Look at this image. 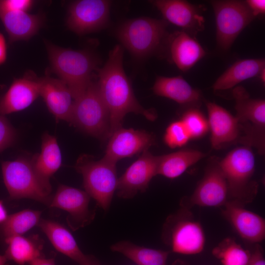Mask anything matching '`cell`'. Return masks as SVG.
<instances>
[{"instance_id": "cell-1", "label": "cell", "mask_w": 265, "mask_h": 265, "mask_svg": "<svg viewBox=\"0 0 265 265\" xmlns=\"http://www.w3.org/2000/svg\"><path fill=\"white\" fill-rule=\"evenodd\" d=\"M123 53L121 45L115 46L105 64L96 71L99 88L109 114L110 136L122 127L129 113L142 115L150 121L157 117L155 111L145 109L137 100L123 68Z\"/></svg>"}, {"instance_id": "cell-2", "label": "cell", "mask_w": 265, "mask_h": 265, "mask_svg": "<svg viewBox=\"0 0 265 265\" xmlns=\"http://www.w3.org/2000/svg\"><path fill=\"white\" fill-rule=\"evenodd\" d=\"M46 47L53 71L67 85L74 100L92 81L93 72L99 68L97 57L86 50L63 48L49 43Z\"/></svg>"}, {"instance_id": "cell-3", "label": "cell", "mask_w": 265, "mask_h": 265, "mask_svg": "<svg viewBox=\"0 0 265 265\" xmlns=\"http://www.w3.org/2000/svg\"><path fill=\"white\" fill-rule=\"evenodd\" d=\"M168 25L163 19L145 17L131 19L118 27L116 37L132 56L143 60L167 47Z\"/></svg>"}, {"instance_id": "cell-4", "label": "cell", "mask_w": 265, "mask_h": 265, "mask_svg": "<svg viewBox=\"0 0 265 265\" xmlns=\"http://www.w3.org/2000/svg\"><path fill=\"white\" fill-rule=\"evenodd\" d=\"M218 163L227 184L228 201L244 206L251 203L258 190V185L253 179L255 158L252 148L245 145L237 147Z\"/></svg>"}, {"instance_id": "cell-5", "label": "cell", "mask_w": 265, "mask_h": 265, "mask_svg": "<svg viewBox=\"0 0 265 265\" xmlns=\"http://www.w3.org/2000/svg\"><path fill=\"white\" fill-rule=\"evenodd\" d=\"M1 165L3 182L11 199L28 198L49 205L53 197L51 185L36 172L32 156L2 161Z\"/></svg>"}, {"instance_id": "cell-6", "label": "cell", "mask_w": 265, "mask_h": 265, "mask_svg": "<svg viewBox=\"0 0 265 265\" xmlns=\"http://www.w3.org/2000/svg\"><path fill=\"white\" fill-rule=\"evenodd\" d=\"M70 123L99 139L109 137V114L97 81L92 80L74 99Z\"/></svg>"}, {"instance_id": "cell-7", "label": "cell", "mask_w": 265, "mask_h": 265, "mask_svg": "<svg viewBox=\"0 0 265 265\" xmlns=\"http://www.w3.org/2000/svg\"><path fill=\"white\" fill-rule=\"evenodd\" d=\"M116 164L104 157L95 160L92 157L84 155L78 159L75 166L82 176L85 191L105 211L109 208L117 189L118 178Z\"/></svg>"}, {"instance_id": "cell-8", "label": "cell", "mask_w": 265, "mask_h": 265, "mask_svg": "<svg viewBox=\"0 0 265 265\" xmlns=\"http://www.w3.org/2000/svg\"><path fill=\"white\" fill-rule=\"evenodd\" d=\"M240 137L238 142L265 152V101L251 98L246 89L237 86L233 90Z\"/></svg>"}, {"instance_id": "cell-9", "label": "cell", "mask_w": 265, "mask_h": 265, "mask_svg": "<svg viewBox=\"0 0 265 265\" xmlns=\"http://www.w3.org/2000/svg\"><path fill=\"white\" fill-rule=\"evenodd\" d=\"M162 238L174 253L191 255L204 249L205 234L201 224L192 218L188 209L182 207L169 216L164 224Z\"/></svg>"}, {"instance_id": "cell-10", "label": "cell", "mask_w": 265, "mask_h": 265, "mask_svg": "<svg viewBox=\"0 0 265 265\" xmlns=\"http://www.w3.org/2000/svg\"><path fill=\"white\" fill-rule=\"evenodd\" d=\"M211 3L215 18L217 45L222 51H227L255 17L245 1L212 0Z\"/></svg>"}, {"instance_id": "cell-11", "label": "cell", "mask_w": 265, "mask_h": 265, "mask_svg": "<svg viewBox=\"0 0 265 265\" xmlns=\"http://www.w3.org/2000/svg\"><path fill=\"white\" fill-rule=\"evenodd\" d=\"M228 201V186L218 160L212 159L193 193L181 200V206L223 207Z\"/></svg>"}, {"instance_id": "cell-12", "label": "cell", "mask_w": 265, "mask_h": 265, "mask_svg": "<svg viewBox=\"0 0 265 265\" xmlns=\"http://www.w3.org/2000/svg\"><path fill=\"white\" fill-rule=\"evenodd\" d=\"M111 4L110 1L106 0L74 1L68 9V28L80 35L105 28L109 23Z\"/></svg>"}, {"instance_id": "cell-13", "label": "cell", "mask_w": 265, "mask_h": 265, "mask_svg": "<svg viewBox=\"0 0 265 265\" xmlns=\"http://www.w3.org/2000/svg\"><path fill=\"white\" fill-rule=\"evenodd\" d=\"M90 198L85 191L60 185L49 206L67 212L68 225L76 230L89 224L95 217V211L89 209Z\"/></svg>"}, {"instance_id": "cell-14", "label": "cell", "mask_w": 265, "mask_h": 265, "mask_svg": "<svg viewBox=\"0 0 265 265\" xmlns=\"http://www.w3.org/2000/svg\"><path fill=\"white\" fill-rule=\"evenodd\" d=\"M159 156L153 155L148 150L142 152L118 179L117 189L119 197L129 199L138 192H144L156 175Z\"/></svg>"}, {"instance_id": "cell-15", "label": "cell", "mask_w": 265, "mask_h": 265, "mask_svg": "<svg viewBox=\"0 0 265 265\" xmlns=\"http://www.w3.org/2000/svg\"><path fill=\"white\" fill-rule=\"evenodd\" d=\"M104 157L115 163L149 149L156 144L154 135L143 130L125 129L115 131L109 137Z\"/></svg>"}, {"instance_id": "cell-16", "label": "cell", "mask_w": 265, "mask_h": 265, "mask_svg": "<svg viewBox=\"0 0 265 265\" xmlns=\"http://www.w3.org/2000/svg\"><path fill=\"white\" fill-rule=\"evenodd\" d=\"M161 13L164 20L192 36L204 28L205 20L199 8L182 0L150 1Z\"/></svg>"}, {"instance_id": "cell-17", "label": "cell", "mask_w": 265, "mask_h": 265, "mask_svg": "<svg viewBox=\"0 0 265 265\" xmlns=\"http://www.w3.org/2000/svg\"><path fill=\"white\" fill-rule=\"evenodd\" d=\"M223 207L224 217L242 239L254 244L265 239V220L262 216L236 201H228Z\"/></svg>"}, {"instance_id": "cell-18", "label": "cell", "mask_w": 265, "mask_h": 265, "mask_svg": "<svg viewBox=\"0 0 265 265\" xmlns=\"http://www.w3.org/2000/svg\"><path fill=\"white\" fill-rule=\"evenodd\" d=\"M206 106L212 147L220 149L238 142L240 131L236 116L214 103L207 102Z\"/></svg>"}, {"instance_id": "cell-19", "label": "cell", "mask_w": 265, "mask_h": 265, "mask_svg": "<svg viewBox=\"0 0 265 265\" xmlns=\"http://www.w3.org/2000/svg\"><path fill=\"white\" fill-rule=\"evenodd\" d=\"M38 226L45 234L53 247L79 265H99L93 256L84 254L70 232L60 223L41 219Z\"/></svg>"}, {"instance_id": "cell-20", "label": "cell", "mask_w": 265, "mask_h": 265, "mask_svg": "<svg viewBox=\"0 0 265 265\" xmlns=\"http://www.w3.org/2000/svg\"><path fill=\"white\" fill-rule=\"evenodd\" d=\"M40 96L56 120L70 123L74 101L67 85L60 79L45 77L39 79Z\"/></svg>"}, {"instance_id": "cell-21", "label": "cell", "mask_w": 265, "mask_h": 265, "mask_svg": "<svg viewBox=\"0 0 265 265\" xmlns=\"http://www.w3.org/2000/svg\"><path fill=\"white\" fill-rule=\"evenodd\" d=\"M39 96V79L28 76L16 79L0 100V115L23 110Z\"/></svg>"}, {"instance_id": "cell-22", "label": "cell", "mask_w": 265, "mask_h": 265, "mask_svg": "<svg viewBox=\"0 0 265 265\" xmlns=\"http://www.w3.org/2000/svg\"><path fill=\"white\" fill-rule=\"evenodd\" d=\"M157 95L171 99L188 108H199L202 101L200 90L193 88L182 76H158L152 87Z\"/></svg>"}, {"instance_id": "cell-23", "label": "cell", "mask_w": 265, "mask_h": 265, "mask_svg": "<svg viewBox=\"0 0 265 265\" xmlns=\"http://www.w3.org/2000/svg\"><path fill=\"white\" fill-rule=\"evenodd\" d=\"M167 47L173 63L184 72L189 70L206 54L200 43L183 30L169 34Z\"/></svg>"}, {"instance_id": "cell-24", "label": "cell", "mask_w": 265, "mask_h": 265, "mask_svg": "<svg viewBox=\"0 0 265 265\" xmlns=\"http://www.w3.org/2000/svg\"><path fill=\"white\" fill-rule=\"evenodd\" d=\"M0 19L10 42L28 40L37 33L44 22L41 14H31L24 11L1 13Z\"/></svg>"}, {"instance_id": "cell-25", "label": "cell", "mask_w": 265, "mask_h": 265, "mask_svg": "<svg viewBox=\"0 0 265 265\" xmlns=\"http://www.w3.org/2000/svg\"><path fill=\"white\" fill-rule=\"evenodd\" d=\"M32 160L37 174L46 183L51 184L50 178L60 168L62 162L56 138L45 132L42 136L41 152L32 156Z\"/></svg>"}, {"instance_id": "cell-26", "label": "cell", "mask_w": 265, "mask_h": 265, "mask_svg": "<svg viewBox=\"0 0 265 265\" xmlns=\"http://www.w3.org/2000/svg\"><path fill=\"white\" fill-rule=\"evenodd\" d=\"M265 67L263 58L238 60L216 80L212 88L216 91L232 88L241 81L260 75Z\"/></svg>"}, {"instance_id": "cell-27", "label": "cell", "mask_w": 265, "mask_h": 265, "mask_svg": "<svg viewBox=\"0 0 265 265\" xmlns=\"http://www.w3.org/2000/svg\"><path fill=\"white\" fill-rule=\"evenodd\" d=\"M205 156L202 152L192 149H184L160 156L157 175L169 179L176 178Z\"/></svg>"}, {"instance_id": "cell-28", "label": "cell", "mask_w": 265, "mask_h": 265, "mask_svg": "<svg viewBox=\"0 0 265 265\" xmlns=\"http://www.w3.org/2000/svg\"><path fill=\"white\" fill-rule=\"evenodd\" d=\"M37 237H26L23 235L5 238L7 247L4 255L8 260L18 264H28L41 257L42 245Z\"/></svg>"}, {"instance_id": "cell-29", "label": "cell", "mask_w": 265, "mask_h": 265, "mask_svg": "<svg viewBox=\"0 0 265 265\" xmlns=\"http://www.w3.org/2000/svg\"><path fill=\"white\" fill-rule=\"evenodd\" d=\"M112 251L120 253L137 265H166L169 251L136 245L123 240L111 246Z\"/></svg>"}, {"instance_id": "cell-30", "label": "cell", "mask_w": 265, "mask_h": 265, "mask_svg": "<svg viewBox=\"0 0 265 265\" xmlns=\"http://www.w3.org/2000/svg\"><path fill=\"white\" fill-rule=\"evenodd\" d=\"M41 211L24 210L8 215L1 224V231L5 238L25 234L36 225L41 218Z\"/></svg>"}, {"instance_id": "cell-31", "label": "cell", "mask_w": 265, "mask_h": 265, "mask_svg": "<svg viewBox=\"0 0 265 265\" xmlns=\"http://www.w3.org/2000/svg\"><path fill=\"white\" fill-rule=\"evenodd\" d=\"M212 254L222 265H247L250 251L244 248L233 238L228 237L213 248Z\"/></svg>"}, {"instance_id": "cell-32", "label": "cell", "mask_w": 265, "mask_h": 265, "mask_svg": "<svg viewBox=\"0 0 265 265\" xmlns=\"http://www.w3.org/2000/svg\"><path fill=\"white\" fill-rule=\"evenodd\" d=\"M180 120L184 125L190 139L201 138L209 130L208 120L199 108L186 109Z\"/></svg>"}, {"instance_id": "cell-33", "label": "cell", "mask_w": 265, "mask_h": 265, "mask_svg": "<svg viewBox=\"0 0 265 265\" xmlns=\"http://www.w3.org/2000/svg\"><path fill=\"white\" fill-rule=\"evenodd\" d=\"M190 139L189 135L181 120L170 124L164 135L165 143L173 149L184 146Z\"/></svg>"}, {"instance_id": "cell-34", "label": "cell", "mask_w": 265, "mask_h": 265, "mask_svg": "<svg viewBox=\"0 0 265 265\" xmlns=\"http://www.w3.org/2000/svg\"><path fill=\"white\" fill-rule=\"evenodd\" d=\"M15 137L16 132L8 120L0 115V152L10 147Z\"/></svg>"}, {"instance_id": "cell-35", "label": "cell", "mask_w": 265, "mask_h": 265, "mask_svg": "<svg viewBox=\"0 0 265 265\" xmlns=\"http://www.w3.org/2000/svg\"><path fill=\"white\" fill-rule=\"evenodd\" d=\"M34 1L31 0H0V13L9 11L27 12Z\"/></svg>"}, {"instance_id": "cell-36", "label": "cell", "mask_w": 265, "mask_h": 265, "mask_svg": "<svg viewBox=\"0 0 265 265\" xmlns=\"http://www.w3.org/2000/svg\"><path fill=\"white\" fill-rule=\"evenodd\" d=\"M250 251V257L247 265H265L263 250L259 243L255 244Z\"/></svg>"}, {"instance_id": "cell-37", "label": "cell", "mask_w": 265, "mask_h": 265, "mask_svg": "<svg viewBox=\"0 0 265 265\" xmlns=\"http://www.w3.org/2000/svg\"><path fill=\"white\" fill-rule=\"evenodd\" d=\"M245 2L255 17L265 13V0H247Z\"/></svg>"}, {"instance_id": "cell-38", "label": "cell", "mask_w": 265, "mask_h": 265, "mask_svg": "<svg viewBox=\"0 0 265 265\" xmlns=\"http://www.w3.org/2000/svg\"><path fill=\"white\" fill-rule=\"evenodd\" d=\"M7 47L4 36L0 32V65L3 63L6 59Z\"/></svg>"}, {"instance_id": "cell-39", "label": "cell", "mask_w": 265, "mask_h": 265, "mask_svg": "<svg viewBox=\"0 0 265 265\" xmlns=\"http://www.w3.org/2000/svg\"><path fill=\"white\" fill-rule=\"evenodd\" d=\"M29 265H55L54 259H46L41 256L31 262Z\"/></svg>"}, {"instance_id": "cell-40", "label": "cell", "mask_w": 265, "mask_h": 265, "mask_svg": "<svg viewBox=\"0 0 265 265\" xmlns=\"http://www.w3.org/2000/svg\"><path fill=\"white\" fill-rule=\"evenodd\" d=\"M8 215L2 201L0 200V225L5 221Z\"/></svg>"}, {"instance_id": "cell-41", "label": "cell", "mask_w": 265, "mask_h": 265, "mask_svg": "<svg viewBox=\"0 0 265 265\" xmlns=\"http://www.w3.org/2000/svg\"><path fill=\"white\" fill-rule=\"evenodd\" d=\"M8 261L6 256L4 255H0V265H6Z\"/></svg>"}, {"instance_id": "cell-42", "label": "cell", "mask_w": 265, "mask_h": 265, "mask_svg": "<svg viewBox=\"0 0 265 265\" xmlns=\"http://www.w3.org/2000/svg\"><path fill=\"white\" fill-rule=\"evenodd\" d=\"M172 265H188V264L185 262L184 261L178 259L175 261Z\"/></svg>"}, {"instance_id": "cell-43", "label": "cell", "mask_w": 265, "mask_h": 265, "mask_svg": "<svg viewBox=\"0 0 265 265\" xmlns=\"http://www.w3.org/2000/svg\"><path fill=\"white\" fill-rule=\"evenodd\" d=\"M265 69H264L262 72L261 73H260L259 76L260 77L261 80H262V81L263 82H265Z\"/></svg>"}, {"instance_id": "cell-44", "label": "cell", "mask_w": 265, "mask_h": 265, "mask_svg": "<svg viewBox=\"0 0 265 265\" xmlns=\"http://www.w3.org/2000/svg\"></svg>"}]
</instances>
